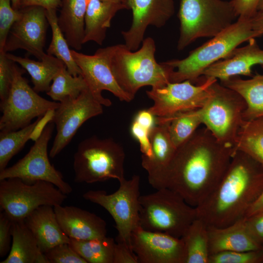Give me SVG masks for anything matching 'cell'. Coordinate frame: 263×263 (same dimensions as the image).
<instances>
[{"label": "cell", "mask_w": 263, "mask_h": 263, "mask_svg": "<svg viewBox=\"0 0 263 263\" xmlns=\"http://www.w3.org/2000/svg\"><path fill=\"white\" fill-rule=\"evenodd\" d=\"M233 147L219 142L205 126L199 128L163 169L148 176L156 189L168 188L196 207L212 192L231 159Z\"/></svg>", "instance_id": "6da1fadb"}, {"label": "cell", "mask_w": 263, "mask_h": 263, "mask_svg": "<svg viewBox=\"0 0 263 263\" xmlns=\"http://www.w3.org/2000/svg\"><path fill=\"white\" fill-rule=\"evenodd\" d=\"M263 192V167L244 152L234 151L223 177L195 207L197 217L208 226L224 227L245 217Z\"/></svg>", "instance_id": "7a4b0ae2"}, {"label": "cell", "mask_w": 263, "mask_h": 263, "mask_svg": "<svg viewBox=\"0 0 263 263\" xmlns=\"http://www.w3.org/2000/svg\"><path fill=\"white\" fill-rule=\"evenodd\" d=\"M262 36L252 28L251 19H238L232 24L182 59L164 62L169 69V82H200L204 71L225 58L240 44Z\"/></svg>", "instance_id": "3957f363"}, {"label": "cell", "mask_w": 263, "mask_h": 263, "mask_svg": "<svg viewBox=\"0 0 263 263\" xmlns=\"http://www.w3.org/2000/svg\"><path fill=\"white\" fill-rule=\"evenodd\" d=\"M154 39L147 38L140 48L132 52L125 44L114 45L111 59L113 75L121 89L134 97L142 87L160 88L169 83V70L155 58Z\"/></svg>", "instance_id": "277c9868"}, {"label": "cell", "mask_w": 263, "mask_h": 263, "mask_svg": "<svg viewBox=\"0 0 263 263\" xmlns=\"http://www.w3.org/2000/svg\"><path fill=\"white\" fill-rule=\"evenodd\" d=\"M139 226L143 229L180 238L197 218L195 207L168 188L139 198Z\"/></svg>", "instance_id": "5b68a950"}, {"label": "cell", "mask_w": 263, "mask_h": 263, "mask_svg": "<svg viewBox=\"0 0 263 263\" xmlns=\"http://www.w3.org/2000/svg\"><path fill=\"white\" fill-rule=\"evenodd\" d=\"M125 153L122 146L112 138L96 135L80 142L74 155L75 181L92 184L125 178Z\"/></svg>", "instance_id": "8992f818"}, {"label": "cell", "mask_w": 263, "mask_h": 263, "mask_svg": "<svg viewBox=\"0 0 263 263\" xmlns=\"http://www.w3.org/2000/svg\"><path fill=\"white\" fill-rule=\"evenodd\" d=\"M182 50L197 39L212 38L229 27L238 16L231 0H181L178 12Z\"/></svg>", "instance_id": "52a82bcc"}, {"label": "cell", "mask_w": 263, "mask_h": 263, "mask_svg": "<svg viewBox=\"0 0 263 263\" xmlns=\"http://www.w3.org/2000/svg\"><path fill=\"white\" fill-rule=\"evenodd\" d=\"M246 107L244 99L238 93L216 80L201 108L202 124L219 142L233 147Z\"/></svg>", "instance_id": "ba28073f"}, {"label": "cell", "mask_w": 263, "mask_h": 263, "mask_svg": "<svg viewBox=\"0 0 263 263\" xmlns=\"http://www.w3.org/2000/svg\"><path fill=\"white\" fill-rule=\"evenodd\" d=\"M119 183L118 189L112 194L102 190H90L84 193L83 197L109 213L118 232L115 241L123 243L132 249V232L139 226L140 177L133 175L131 179L124 178Z\"/></svg>", "instance_id": "9c48e42d"}, {"label": "cell", "mask_w": 263, "mask_h": 263, "mask_svg": "<svg viewBox=\"0 0 263 263\" xmlns=\"http://www.w3.org/2000/svg\"><path fill=\"white\" fill-rule=\"evenodd\" d=\"M67 198L54 184L38 181L29 183L18 178L0 181V207L13 221H23L43 205H61Z\"/></svg>", "instance_id": "30bf717a"}, {"label": "cell", "mask_w": 263, "mask_h": 263, "mask_svg": "<svg viewBox=\"0 0 263 263\" xmlns=\"http://www.w3.org/2000/svg\"><path fill=\"white\" fill-rule=\"evenodd\" d=\"M25 71L15 62L11 88L6 100L0 103L2 113L0 131L23 128L34 118L43 116L49 111L55 110L59 105V102L48 100L38 95L22 76Z\"/></svg>", "instance_id": "8fae6325"}, {"label": "cell", "mask_w": 263, "mask_h": 263, "mask_svg": "<svg viewBox=\"0 0 263 263\" xmlns=\"http://www.w3.org/2000/svg\"><path fill=\"white\" fill-rule=\"evenodd\" d=\"M55 124L47 125L28 152L13 166L0 171V181L18 178L33 183L44 181L54 184L67 195L73 191L72 187L63 179L62 173L50 163L48 145L52 137Z\"/></svg>", "instance_id": "7c38bea8"}, {"label": "cell", "mask_w": 263, "mask_h": 263, "mask_svg": "<svg viewBox=\"0 0 263 263\" xmlns=\"http://www.w3.org/2000/svg\"><path fill=\"white\" fill-rule=\"evenodd\" d=\"M217 79L204 78L198 84L189 80L169 83L146 91L153 105L148 110L156 117H168L180 112L201 108L210 94V87Z\"/></svg>", "instance_id": "4fadbf2b"}, {"label": "cell", "mask_w": 263, "mask_h": 263, "mask_svg": "<svg viewBox=\"0 0 263 263\" xmlns=\"http://www.w3.org/2000/svg\"><path fill=\"white\" fill-rule=\"evenodd\" d=\"M103 105L88 88L75 99L59 102L54 111L51 122L56 133L49 152L54 158L71 141L78 129L86 121L103 113Z\"/></svg>", "instance_id": "5bb4252c"}, {"label": "cell", "mask_w": 263, "mask_h": 263, "mask_svg": "<svg viewBox=\"0 0 263 263\" xmlns=\"http://www.w3.org/2000/svg\"><path fill=\"white\" fill-rule=\"evenodd\" d=\"M114 45L99 48L93 55L71 50L73 57L80 68L88 88L103 105L111 106V101L102 95L103 90L109 91L120 101L130 102L134 98L119 86L112 71L111 57Z\"/></svg>", "instance_id": "9a60e30c"}, {"label": "cell", "mask_w": 263, "mask_h": 263, "mask_svg": "<svg viewBox=\"0 0 263 263\" xmlns=\"http://www.w3.org/2000/svg\"><path fill=\"white\" fill-rule=\"evenodd\" d=\"M22 8L21 16L11 28L1 51L23 49L42 60L49 56L43 51L48 22L46 10L37 6Z\"/></svg>", "instance_id": "2e32d148"}, {"label": "cell", "mask_w": 263, "mask_h": 263, "mask_svg": "<svg viewBox=\"0 0 263 263\" xmlns=\"http://www.w3.org/2000/svg\"><path fill=\"white\" fill-rule=\"evenodd\" d=\"M130 244L138 263H186L185 248L181 238L138 226L132 232Z\"/></svg>", "instance_id": "e0dca14e"}, {"label": "cell", "mask_w": 263, "mask_h": 263, "mask_svg": "<svg viewBox=\"0 0 263 263\" xmlns=\"http://www.w3.org/2000/svg\"><path fill=\"white\" fill-rule=\"evenodd\" d=\"M126 3L132 11V20L121 34L125 45L132 51L138 49L149 26H164L175 12L173 0H127Z\"/></svg>", "instance_id": "ac0fdd59"}, {"label": "cell", "mask_w": 263, "mask_h": 263, "mask_svg": "<svg viewBox=\"0 0 263 263\" xmlns=\"http://www.w3.org/2000/svg\"><path fill=\"white\" fill-rule=\"evenodd\" d=\"M248 42L246 45L236 48L225 58L207 68L202 77L215 78L221 82L240 75L252 76L254 66L263 67V50L255 38Z\"/></svg>", "instance_id": "d6986e66"}, {"label": "cell", "mask_w": 263, "mask_h": 263, "mask_svg": "<svg viewBox=\"0 0 263 263\" xmlns=\"http://www.w3.org/2000/svg\"><path fill=\"white\" fill-rule=\"evenodd\" d=\"M54 208L61 228L70 238L89 240L106 236V222L96 214L75 206Z\"/></svg>", "instance_id": "ffe728a7"}, {"label": "cell", "mask_w": 263, "mask_h": 263, "mask_svg": "<svg viewBox=\"0 0 263 263\" xmlns=\"http://www.w3.org/2000/svg\"><path fill=\"white\" fill-rule=\"evenodd\" d=\"M24 222L44 254L55 246L70 243V238L61 228L53 206H40L27 216Z\"/></svg>", "instance_id": "44dd1931"}, {"label": "cell", "mask_w": 263, "mask_h": 263, "mask_svg": "<svg viewBox=\"0 0 263 263\" xmlns=\"http://www.w3.org/2000/svg\"><path fill=\"white\" fill-rule=\"evenodd\" d=\"M245 217L224 227L208 225L210 255L222 251H246L263 249L250 237Z\"/></svg>", "instance_id": "7402d4cb"}, {"label": "cell", "mask_w": 263, "mask_h": 263, "mask_svg": "<svg viewBox=\"0 0 263 263\" xmlns=\"http://www.w3.org/2000/svg\"><path fill=\"white\" fill-rule=\"evenodd\" d=\"M125 9H129L123 2L91 0L85 16L83 44L92 41L102 45L112 19L118 11Z\"/></svg>", "instance_id": "603a6c76"}, {"label": "cell", "mask_w": 263, "mask_h": 263, "mask_svg": "<svg viewBox=\"0 0 263 263\" xmlns=\"http://www.w3.org/2000/svg\"><path fill=\"white\" fill-rule=\"evenodd\" d=\"M11 247L0 263H49L24 220L13 221Z\"/></svg>", "instance_id": "cb8c5ba5"}, {"label": "cell", "mask_w": 263, "mask_h": 263, "mask_svg": "<svg viewBox=\"0 0 263 263\" xmlns=\"http://www.w3.org/2000/svg\"><path fill=\"white\" fill-rule=\"evenodd\" d=\"M58 23L70 46L80 50L83 44L88 0H61Z\"/></svg>", "instance_id": "d4e9b609"}, {"label": "cell", "mask_w": 263, "mask_h": 263, "mask_svg": "<svg viewBox=\"0 0 263 263\" xmlns=\"http://www.w3.org/2000/svg\"><path fill=\"white\" fill-rule=\"evenodd\" d=\"M220 82L238 93L244 99L246 107L243 114L244 120L263 117V74H256L248 79L235 76Z\"/></svg>", "instance_id": "484cf974"}, {"label": "cell", "mask_w": 263, "mask_h": 263, "mask_svg": "<svg viewBox=\"0 0 263 263\" xmlns=\"http://www.w3.org/2000/svg\"><path fill=\"white\" fill-rule=\"evenodd\" d=\"M151 156L141 158V165L151 175L165 167L174 156L177 148L170 137L166 122L156 123L150 134Z\"/></svg>", "instance_id": "4316f807"}, {"label": "cell", "mask_w": 263, "mask_h": 263, "mask_svg": "<svg viewBox=\"0 0 263 263\" xmlns=\"http://www.w3.org/2000/svg\"><path fill=\"white\" fill-rule=\"evenodd\" d=\"M6 55L29 73L34 85L33 89L37 93L47 92L55 75L65 66L61 60L49 55L46 58L37 61L7 53Z\"/></svg>", "instance_id": "83f0119b"}, {"label": "cell", "mask_w": 263, "mask_h": 263, "mask_svg": "<svg viewBox=\"0 0 263 263\" xmlns=\"http://www.w3.org/2000/svg\"><path fill=\"white\" fill-rule=\"evenodd\" d=\"M181 238L185 248V263H208V225L203 220L197 217Z\"/></svg>", "instance_id": "f1b7e54d"}, {"label": "cell", "mask_w": 263, "mask_h": 263, "mask_svg": "<svg viewBox=\"0 0 263 263\" xmlns=\"http://www.w3.org/2000/svg\"><path fill=\"white\" fill-rule=\"evenodd\" d=\"M233 149L244 152L263 167V117L244 120Z\"/></svg>", "instance_id": "f546056e"}, {"label": "cell", "mask_w": 263, "mask_h": 263, "mask_svg": "<svg viewBox=\"0 0 263 263\" xmlns=\"http://www.w3.org/2000/svg\"><path fill=\"white\" fill-rule=\"evenodd\" d=\"M166 122L171 139L179 147L202 124L201 108L179 112L168 117H156V123Z\"/></svg>", "instance_id": "4dcf8cb0"}, {"label": "cell", "mask_w": 263, "mask_h": 263, "mask_svg": "<svg viewBox=\"0 0 263 263\" xmlns=\"http://www.w3.org/2000/svg\"><path fill=\"white\" fill-rule=\"evenodd\" d=\"M115 242L106 236L89 240L70 238L69 244L87 263H113Z\"/></svg>", "instance_id": "1f68e13d"}, {"label": "cell", "mask_w": 263, "mask_h": 263, "mask_svg": "<svg viewBox=\"0 0 263 263\" xmlns=\"http://www.w3.org/2000/svg\"><path fill=\"white\" fill-rule=\"evenodd\" d=\"M46 15L52 33V40L47 50V54L54 56L61 60L68 71L73 75H81V70L73 57L67 40L59 26L56 10H46Z\"/></svg>", "instance_id": "d6a6232c"}, {"label": "cell", "mask_w": 263, "mask_h": 263, "mask_svg": "<svg viewBox=\"0 0 263 263\" xmlns=\"http://www.w3.org/2000/svg\"><path fill=\"white\" fill-rule=\"evenodd\" d=\"M87 88V85L82 76L73 75L65 66L55 75L46 94L53 101L61 102L67 99L77 98Z\"/></svg>", "instance_id": "836d02e7"}, {"label": "cell", "mask_w": 263, "mask_h": 263, "mask_svg": "<svg viewBox=\"0 0 263 263\" xmlns=\"http://www.w3.org/2000/svg\"><path fill=\"white\" fill-rule=\"evenodd\" d=\"M41 117L25 127L16 131H0V171L5 169L12 158L24 146Z\"/></svg>", "instance_id": "e575fe53"}, {"label": "cell", "mask_w": 263, "mask_h": 263, "mask_svg": "<svg viewBox=\"0 0 263 263\" xmlns=\"http://www.w3.org/2000/svg\"><path fill=\"white\" fill-rule=\"evenodd\" d=\"M155 125L156 116L148 109L138 112L132 122L131 133L139 143L141 158H149L151 156L150 134Z\"/></svg>", "instance_id": "d590c367"}, {"label": "cell", "mask_w": 263, "mask_h": 263, "mask_svg": "<svg viewBox=\"0 0 263 263\" xmlns=\"http://www.w3.org/2000/svg\"><path fill=\"white\" fill-rule=\"evenodd\" d=\"M263 249L246 251H226L209 255L208 263H263Z\"/></svg>", "instance_id": "8d00e7d4"}, {"label": "cell", "mask_w": 263, "mask_h": 263, "mask_svg": "<svg viewBox=\"0 0 263 263\" xmlns=\"http://www.w3.org/2000/svg\"><path fill=\"white\" fill-rule=\"evenodd\" d=\"M11 3V0H0V51L3 50L11 28L22 15L21 9H14Z\"/></svg>", "instance_id": "74e56055"}, {"label": "cell", "mask_w": 263, "mask_h": 263, "mask_svg": "<svg viewBox=\"0 0 263 263\" xmlns=\"http://www.w3.org/2000/svg\"><path fill=\"white\" fill-rule=\"evenodd\" d=\"M44 254L49 263H87L69 243L55 246Z\"/></svg>", "instance_id": "f35d334b"}, {"label": "cell", "mask_w": 263, "mask_h": 263, "mask_svg": "<svg viewBox=\"0 0 263 263\" xmlns=\"http://www.w3.org/2000/svg\"><path fill=\"white\" fill-rule=\"evenodd\" d=\"M15 62L8 58L6 53L0 51V99L6 100L10 92L14 75Z\"/></svg>", "instance_id": "ab89813d"}, {"label": "cell", "mask_w": 263, "mask_h": 263, "mask_svg": "<svg viewBox=\"0 0 263 263\" xmlns=\"http://www.w3.org/2000/svg\"><path fill=\"white\" fill-rule=\"evenodd\" d=\"M13 221L4 212L0 213V256L3 257L9 253L12 239Z\"/></svg>", "instance_id": "60d3db41"}, {"label": "cell", "mask_w": 263, "mask_h": 263, "mask_svg": "<svg viewBox=\"0 0 263 263\" xmlns=\"http://www.w3.org/2000/svg\"><path fill=\"white\" fill-rule=\"evenodd\" d=\"M244 222L250 237L263 247V211L245 217Z\"/></svg>", "instance_id": "b9f144b4"}, {"label": "cell", "mask_w": 263, "mask_h": 263, "mask_svg": "<svg viewBox=\"0 0 263 263\" xmlns=\"http://www.w3.org/2000/svg\"><path fill=\"white\" fill-rule=\"evenodd\" d=\"M261 0H231L238 19H251L258 12Z\"/></svg>", "instance_id": "7bdbcfd3"}, {"label": "cell", "mask_w": 263, "mask_h": 263, "mask_svg": "<svg viewBox=\"0 0 263 263\" xmlns=\"http://www.w3.org/2000/svg\"><path fill=\"white\" fill-rule=\"evenodd\" d=\"M113 263H138L132 249L126 244L116 242L114 248Z\"/></svg>", "instance_id": "ee69618b"}, {"label": "cell", "mask_w": 263, "mask_h": 263, "mask_svg": "<svg viewBox=\"0 0 263 263\" xmlns=\"http://www.w3.org/2000/svg\"><path fill=\"white\" fill-rule=\"evenodd\" d=\"M61 0H21V7L37 6L45 10L56 9L61 6Z\"/></svg>", "instance_id": "f6af8a7d"}, {"label": "cell", "mask_w": 263, "mask_h": 263, "mask_svg": "<svg viewBox=\"0 0 263 263\" xmlns=\"http://www.w3.org/2000/svg\"><path fill=\"white\" fill-rule=\"evenodd\" d=\"M252 28L254 30L263 35V12H257L251 19Z\"/></svg>", "instance_id": "bcb514c9"}, {"label": "cell", "mask_w": 263, "mask_h": 263, "mask_svg": "<svg viewBox=\"0 0 263 263\" xmlns=\"http://www.w3.org/2000/svg\"><path fill=\"white\" fill-rule=\"evenodd\" d=\"M263 211V192L252 205L246 213L245 217L250 216L254 214L259 213Z\"/></svg>", "instance_id": "7dc6e473"}, {"label": "cell", "mask_w": 263, "mask_h": 263, "mask_svg": "<svg viewBox=\"0 0 263 263\" xmlns=\"http://www.w3.org/2000/svg\"><path fill=\"white\" fill-rule=\"evenodd\" d=\"M21 0H11V4L14 9L19 10L21 7Z\"/></svg>", "instance_id": "c3c4849f"}, {"label": "cell", "mask_w": 263, "mask_h": 263, "mask_svg": "<svg viewBox=\"0 0 263 263\" xmlns=\"http://www.w3.org/2000/svg\"><path fill=\"white\" fill-rule=\"evenodd\" d=\"M258 12H263V0H261L257 8Z\"/></svg>", "instance_id": "681fc988"}, {"label": "cell", "mask_w": 263, "mask_h": 263, "mask_svg": "<svg viewBox=\"0 0 263 263\" xmlns=\"http://www.w3.org/2000/svg\"><path fill=\"white\" fill-rule=\"evenodd\" d=\"M103 0L107 1H110V2H123L122 0Z\"/></svg>", "instance_id": "f907efd6"}, {"label": "cell", "mask_w": 263, "mask_h": 263, "mask_svg": "<svg viewBox=\"0 0 263 263\" xmlns=\"http://www.w3.org/2000/svg\"><path fill=\"white\" fill-rule=\"evenodd\" d=\"M124 2H125V3L127 4L126 3V1H127V0H122Z\"/></svg>", "instance_id": "816d5d0a"}, {"label": "cell", "mask_w": 263, "mask_h": 263, "mask_svg": "<svg viewBox=\"0 0 263 263\" xmlns=\"http://www.w3.org/2000/svg\"></svg>", "instance_id": "f5cc1de1"}]
</instances>
